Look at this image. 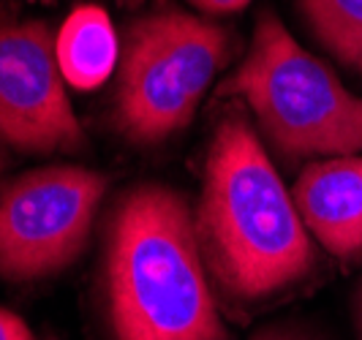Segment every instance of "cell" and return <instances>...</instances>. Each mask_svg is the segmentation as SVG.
Listing matches in <instances>:
<instances>
[{
  "mask_svg": "<svg viewBox=\"0 0 362 340\" xmlns=\"http://www.w3.org/2000/svg\"><path fill=\"white\" fill-rule=\"evenodd\" d=\"M0 340H33V335L19 316L0 307Z\"/></svg>",
  "mask_w": 362,
  "mask_h": 340,
  "instance_id": "cell-10",
  "label": "cell"
},
{
  "mask_svg": "<svg viewBox=\"0 0 362 340\" xmlns=\"http://www.w3.org/2000/svg\"><path fill=\"white\" fill-rule=\"evenodd\" d=\"M107 177L49 166L14 180L0 197V275L33 281L71 264L88 242Z\"/></svg>",
  "mask_w": 362,
  "mask_h": 340,
  "instance_id": "cell-5",
  "label": "cell"
},
{
  "mask_svg": "<svg viewBox=\"0 0 362 340\" xmlns=\"http://www.w3.org/2000/svg\"><path fill=\"white\" fill-rule=\"evenodd\" d=\"M197 237L204 264L240 300L289 288L316 264L294 199L240 112H229L213 134Z\"/></svg>",
  "mask_w": 362,
  "mask_h": 340,
  "instance_id": "cell-1",
  "label": "cell"
},
{
  "mask_svg": "<svg viewBox=\"0 0 362 340\" xmlns=\"http://www.w3.org/2000/svg\"><path fill=\"white\" fill-rule=\"evenodd\" d=\"M191 3L204 14H232V11L245 8L251 0H191Z\"/></svg>",
  "mask_w": 362,
  "mask_h": 340,
  "instance_id": "cell-11",
  "label": "cell"
},
{
  "mask_svg": "<svg viewBox=\"0 0 362 340\" xmlns=\"http://www.w3.org/2000/svg\"><path fill=\"white\" fill-rule=\"evenodd\" d=\"M57 38L44 22L0 28V142L28 153L79 150L85 134L63 88Z\"/></svg>",
  "mask_w": 362,
  "mask_h": 340,
  "instance_id": "cell-6",
  "label": "cell"
},
{
  "mask_svg": "<svg viewBox=\"0 0 362 340\" xmlns=\"http://www.w3.org/2000/svg\"><path fill=\"white\" fill-rule=\"evenodd\" d=\"M115 3H120L123 8H134V6H139L142 0H115Z\"/></svg>",
  "mask_w": 362,
  "mask_h": 340,
  "instance_id": "cell-13",
  "label": "cell"
},
{
  "mask_svg": "<svg viewBox=\"0 0 362 340\" xmlns=\"http://www.w3.org/2000/svg\"><path fill=\"white\" fill-rule=\"evenodd\" d=\"M360 327H362V291H360Z\"/></svg>",
  "mask_w": 362,
  "mask_h": 340,
  "instance_id": "cell-14",
  "label": "cell"
},
{
  "mask_svg": "<svg viewBox=\"0 0 362 340\" xmlns=\"http://www.w3.org/2000/svg\"><path fill=\"white\" fill-rule=\"evenodd\" d=\"M264 340H308V338H303V335H272V338H264Z\"/></svg>",
  "mask_w": 362,
  "mask_h": 340,
  "instance_id": "cell-12",
  "label": "cell"
},
{
  "mask_svg": "<svg viewBox=\"0 0 362 340\" xmlns=\"http://www.w3.org/2000/svg\"><path fill=\"white\" fill-rule=\"evenodd\" d=\"M316 38L362 74V0H297Z\"/></svg>",
  "mask_w": 362,
  "mask_h": 340,
  "instance_id": "cell-9",
  "label": "cell"
},
{
  "mask_svg": "<svg viewBox=\"0 0 362 340\" xmlns=\"http://www.w3.org/2000/svg\"><path fill=\"white\" fill-rule=\"evenodd\" d=\"M107 283L117 340H226L197 223L166 185H139L115 207Z\"/></svg>",
  "mask_w": 362,
  "mask_h": 340,
  "instance_id": "cell-2",
  "label": "cell"
},
{
  "mask_svg": "<svg viewBox=\"0 0 362 340\" xmlns=\"http://www.w3.org/2000/svg\"><path fill=\"white\" fill-rule=\"evenodd\" d=\"M291 199L305 229L335 259H362V156L305 166Z\"/></svg>",
  "mask_w": 362,
  "mask_h": 340,
  "instance_id": "cell-7",
  "label": "cell"
},
{
  "mask_svg": "<svg viewBox=\"0 0 362 340\" xmlns=\"http://www.w3.org/2000/svg\"><path fill=\"white\" fill-rule=\"evenodd\" d=\"M229 57V33L185 11H158L126 30L117 76V126L131 142L158 144L191 123Z\"/></svg>",
  "mask_w": 362,
  "mask_h": 340,
  "instance_id": "cell-4",
  "label": "cell"
},
{
  "mask_svg": "<svg viewBox=\"0 0 362 340\" xmlns=\"http://www.w3.org/2000/svg\"><path fill=\"white\" fill-rule=\"evenodd\" d=\"M218 95L245 98L272 147L289 158L362 153V98L305 52L272 11L259 17L243 66Z\"/></svg>",
  "mask_w": 362,
  "mask_h": 340,
  "instance_id": "cell-3",
  "label": "cell"
},
{
  "mask_svg": "<svg viewBox=\"0 0 362 340\" xmlns=\"http://www.w3.org/2000/svg\"><path fill=\"white\" fill-rule=\"evenodd\" d=\"M63 76L76 88H95L120 60V47L107 14L95 6L76 8L57 38Z\"/></svg>",
  "mask_w": 362,
  "mask_h": 340,
  "instance_id": "cell-8",
  "label": "cell"
}]
</instances>
